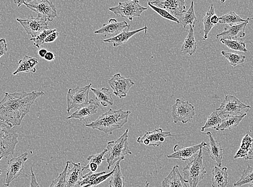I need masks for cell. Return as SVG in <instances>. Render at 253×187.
<instances>
[{"label":"cell","instance_id":"cell-14","mask_svg":"<svg viewBox=\"0 0 253 187\" xmlns=\"http://www.w3.org/2000/svg\"><path fill=\"white\" fill-rule=\"evenodd\" d=\"M114 94L119 98L126 97L130 88L135 85V83L130 78H126L120 73L114 75L108 81Z\"/></svg>","mask_w":253,"mask_h":187},{"label":"cell","instance_id":"cell-50","mask_svg":"<svg viewBox=\"0 0 253 187\" xmlns=\"http://www.w3.org/2000/svg\"><path fill=\"white\" fill-rule=\"evenodd\" d=\"M47 51L45 48H40L38 51L39 55L42 58H44Z\"/></svg>","mask_w":253,"mask_h":187},{"label":"cell","instance_id":"cell-26","mask_svg":"<svg viewBox=\"0 0 253 187\" xmlns=\"http://www.w3.org/2000/svg\"><path fill=\"white\" fill-rule=\"evenodd\" d=\"M189 27L188 35L186 36L180 50L184 55L192 56L197 51V44L195 36L194 28L192 26Z\"/></svg>","mask_w":253,"mask_h":187},{"label":"cell","instance_id":"cell-43","mask_svg":"<svg viewBox=\"0 0 253 187\" xmlns=\"http://www.w3.org/2000/svg\"><path fill=\"white\" fill-rule=\"evenodd\" d=\"M115 171V168H114L112 171L110 173H106L105 174L102 175V176H99L97 178H96L93 182H92L91 184H89L86 186H84L82 187H93L96 186H98L100 184L103 183L105 182L108 178H110L112 177L113 174Z\"/></svg>","mask_w":253,"mask_h":187},{"label":"cell","instance_id":"cell-7","mask_svg":"<svg viewBox=\"0 0 253 187\" xmlns=\"http://www.w3.org/2000/svg\"><path fill=\"white\" fill-rule=\"evenodd\" d=\"M18 7L22 4L35 11L38 15L45 18L49 22H52L57 16V11L55 5L48 0H33V1H14Z\"/></svg>","mask_w":253,"mask_h":187},{"label":"cell","instance_id":"cell-45","mask_svg":"<svg viewBox=\"0 0 253 187\" xmlns=\"http://www.w3.org/2000/svg\"><path fill=\"white\" fill-rule=\"evenodd\" d=\"M59 33L57 32V31L50 34L46 38L45 41V43L50 44L52 43V42H55L57 39Z\"/></svg>","mask_w":253,"mask_h":187},{"label":"cell","instance_id":"cell-8","mask_svg":"<svg viewBox=\"0 0 253 187\" xmlns=\"http://www.w3.org/2000/svg\"><path fill=\"white\" fill-rule=\"evenodd\" d=\"M92 86L90 83L84 87H78L75 89H70L67 94V112L70 113L71 110L79 108L87 105L89 102V93Z\"/></svg>","mask_w":253,"mask_h":187},{"label":"cell","instance_id":"cell-18","mask_svg":"<svg viewBox=\"0 0 253 187\" xmlns=\"http://www.w3.org/2000/svg\"><path fill=\"white\" fill-rule=\"evenodd\" d=\"M206 135L208 136L209 142L203 149L207 150L210 158L216 163L217 166L221 167L224 150L220 143L214 140L211 132L208 131Z\"/></svg>","mask_w":253,"mask_h":187},{"label":"cell","instance_id":"cell-38","mask_svg":"<svg viewBox=\"0 0 253 187\" xmlns=\"http://www.w3.org/2000/svg\"><path fill=\"white\" fill-rule=\"evenodd\" d=\"M70 161H66V165L63 172L53 181L49 187H66V176L69 170Z\"/></svg>","mask_w":253,"mask_h":187},{"label":"cell","instance_id":"cell-19","mask_svg":"<svg viewBox=\"0 0 253 187\" xmlns=\"http://www.w3.org/2000/svg\"><path fill=\"white\" fill-rule=\"evenodd\" d=\"M249 23V21L239 24L234 26L227 25L224 27V31L216 35V38L226 40H237L245 37V30Z\"/></svg>","mask_w":253,"mask_h":187},{"label":"cell","instance_id":"cell-49","mask_svg":"<svg viewBox=\"0 0 253 187\" xmlns=\"http://www.w3.org/2000/svg\"><path fill=\"white\" fill-rule=\"evenodd\" d=\"M245 160H253V143L251 146L248 155L244 158Z\"/></svg>","mask_w":253,"mask_h":187},{"label":"cell","instance_id":"cell-28","mask_svg":"<svg viewBox=\"0 0 253 187\" xmlns=\"http://www.w3.org/2000/svg\"><path fill=\"white\" fill-rule=\"evenodd\" d=\"M179 24L184 28L187 26H192L194 28L197 21V18L195 14L194 2L191 1V6L188 10L186 11L178 19Z\"/></svg>","mask_w":253,"mask_h":187},{"label":"cell","instance_id":"cell-29","mask_svg":"<svg viewBox=\"0 0 253 187\" xmlns=\"http://www.w3.org/2000/svg\"><path fill=\"white\" fill-rule=\"evenodd\" d=\"M253 20V17H248L246 20L243 19L234 11L228 12L226 14L219 17V23L227 24L229 26L239 25V24Z\"/></svg>","mask_w":253,"mask_h":187},{"label":"cell","instance_id":"cell-42","mask_svg":"<svg viewBox=\"0 0 253 187\" xmlns=\"http://www.w3.org/2000/svg\"><path fill=\"white\" fill-rule=\"evenodd\" d=\"M107 152V149H105L103 151L101 152L96 154L94 155H89L87 157V160L89 161V162H93L98 166H100L102 161H104L105 159L104 158V156Z\"/></svg>","mask_w":253,"mask_h":187},{"label":"cell","instance_id":"cell-40","mask_svg":"<svg viewBox=\"0 0 253 187\" xmlns=\"http://www.w3.org/2000/svg\"><path fill=\"white\" fill-rule=\"evenodd\" d=\"M106 173V171L99 173L90 172L83 177L82 180L79 184H78V185H80V187L87 186L93 182L96 178Z\"/></svg>","mask_w":253,"mask_h":187},{"label":"cell","instance_id":"cell-9","mask_svg":"<svg viewBox=\"0 0 253 187\" xmlns=\"http://www.w3.org/2000/svg\"><path fill=\"white\" fill-rule=\"evenodd\" d=\"M195 115V108L188 101L177 99L172 106L171 116L174 124H183L191 121Z\"/></svg>","mask_w":253,"mask_h":187},{"label":"cell","instance_id":"cell-51","mask_svg":"<svg viewBox=\"0 0 253 187\" xmlns=\"http://www.w3.org/2000/svg\"><path fill=\"white\" fill-rule=\"evenodd\" d=\"M211 22L214 26L217 25L219 22V17L216 15V14H214L211 17Z\"/></svg>","mask_w":253,"mask_h":187},{"label":"cell","instance_id":"cell-55","mask_svg":"<svg viewBox=\"0 0 253 187\" xmlns=\"http://www.w3.org/2000/svg\"></svg>","mask_w":253,"mask_h":187},{"label":"cell","instance_id":"cell-41","mask_svg":"<svg viewBox=\"0 0 253 187\" xmlns=\"http://www.w3.org/2000/svg\"><path fill=\"white\" fill-rule=\"evenodd\" d=\"M148 5L155 11L156 13H157L162 17L164 18V19L179 24L178 20L165 9L155 7V6L150 3V1L148 2Z\"/></svg>","mask_w":253,"mask_h":187},{"label":"cell","instance_id":"cell-33","mask_svg":"<svg viewBox=\"0 0 253 187\" xmlns=\"http://www.w3.org/2000/svg\"><path fill=\"white\" fill-rule=\"evenodd\" d=\"M120 163V161L118 162L114 167L115 171L109 182L110 187H125V180L122 172Z\"/></svg>","mask_w":253,"mask_h":187},{"label":"cell","instance_id":"cell-30","mask_svg":"<svg viewBox=\"0 0 253 187\" xmlns=\"http://www.w3.org/2000/svg\"><path fill=\"white\" fill-rule=\"evenodd\" d=\"M214 5L212 4L209 7L207 13L205 14L203 23L204 25V36L203 41H206L208 39V35L211 29L215 26L211 22V17L215 14Z\"/></svg>","mask_w":253,"mask_h":187},{"label":"cell","instance_id":"cell-2","mask_svg":"<svg viewBox=\"0 0 253 187\" xmlns=\"http://www.w3.org/2000/svg\"><path fill=\"white\" fill-rule=\"evenodd\" d=\"M131 113L129 110H114L110 108L109 110L101 114L95 121L85 125L87 128L112 135L113 131L122 129L127 123Z\"/></svg>","mask_w":253,"mask_h":187},{"label":"cell","instance_id":"cell-31","mask_svg":"<svg viewBox=\"0 0 253 187\" xmlns=\"http://www.w3.org/2000/svg\"><path fill=\"white\" fill-rule=\"evenodd\" d=\"M247 115L248 114H245L243 116L230 117L222 119L219 128L216 131H224L226 130H232L237 128Z\"/></svg>","mask_w":253,"mask_h":187},{"label":"cell","instance_id":"cell-10","mask_svg":"<svg viewBox=\"0 0 253 187\" xmlns=\"http://www.w3.org/2000/svg\"><path fill=\"white\" fill-rule=\"evenodd\" d=\"M147 10V7H143L138 0H129L124 2H119L116 7L109 8V10L115 15H119L126 18L130 21L135 17H141L143 11Z\"/></svg>","mask_w":253,"mask_h":187},{"label":"cell","instance_id":"cell-21","mask_svg":"<svg viewBox=\"0 0 253 187\" xmlns=\"http://www.w3.org/2000/svg\"><path fill=\"white\" fill-rule=\"evenodd\" d=\"M162 187H189L181 174L179 172V167L176 165L173 167L169 174L163 180Z\"/></svg>","mask_w":253,"mask_h":187},{"label":"cell","instance_id":"cell-16","mask_svg":"<svg viewBox=\"0 0 253 187\" xmlns=\"http://www.w3.org/2000/svg\"><path fill=\"white\" fill-rule=\"evenodd\" d=\"M130 28V26L125 21L118 22L115 19H111L107 23L103 24L101 28L96 30L94 34L109 36L112 38Z\"/></svg>","mask_w":253,"mask_h":187},{"label":"cell","instance_id":"cell-37","mask_svg":"<svg viewBox=\"0 0 253 187\" xmlns=\"http://www.w3.org/2000/svg\"><path fill=\"white\" fill-rule=\"evenodd\" d=\"M253 183V167L248 165L243 171L242 177L234 184L235 187H242Z\"/></svg>","mask_w":253,"mask_h":187},{"label":"cell","instance_id":"cell-44","mask_svg":"<svg viewBox=\"0 0 253 187\" xmlns=\"http://www.w3.org/2000/svg\"><path fill=\"white\" fill-rule=\"evenodd\" d=\"M8 45L5 39H0V58L6 55L8 50Z\"/></svg>","mask_w":253,"mask_h":187},{"label":"cell","instance_id":"cell-25","mask_svg":"<svg viewBox=\"0 0 253 187\" xmlns=\"http://www.w3.org/2000/svg\"><path fill=\"white\" fill-rule=\"evenodd\" d=\"M39 64V59L35 57L26 55L19 62V68L13 72V75H16L21 72L34 73L36 72V66Z\"/></svg>","mask_w":253,"mask_h":187},{"label":"cell","instance_id":"cell-13","mask_svg":"<svg viewBox=\"0 0 253 187\" xmlns=\"http://www.w3.org/2000/svg\"><path fill=\"white\" fill-rule=\"evenodd\" d=\"M207 145V142H202L190 147H180L178 144L173 147L174 152L167 155V158L188 161L194 159L201 149Z\"/></svg>","mask_w":253,"mask_h":187},{"label":"cell","instance_id":"cell-6","mask_svg":"<svg viewBox=\"0 0 253 187\" xmlns=\"http://www.w3.org/2000/svg\"><path fill=\"white\" fill-rule=\"evenodd\" d=\"M251 107L241 101L236 96L226 95L224 101L216 109L222 119L234 116H240L248 114Z\"/></svg>","mask_w":253,"mask_h":187},{"label":"cell","instance_id":"cell-4","mask_svg":"<svg viewBox=\"0 0 253 187\" xmlns=\"http://www.w3.org/2000/svg\"><path fill=\"white\" fill-rule=\"evenodd\" d=\"M18 137L14 126L0 119V160L14 155Z\"/></svg>","mask_w":253,"mask_h":187},{"label":"cell","instance_id":"cell-27","mask_svg":"<svg viewBox=\"0 0 253 187\" xmlns=\"http://www.w3.org/2000/svg\"><path fill=\"white\" fill-rule=\"evenodd\" d=\"M91 92L94 94L96 100L100 102L103 107L113 105V99L110 89L106 88L102 89L91 88Z\"/></svg>","mask_w":253,"mask_h":187},{"label":"cell","instance_id":"cell-47","mask_svg":"<svg viewBox=\"0 0 253 187\" xmlns=\"http://www.w3.org/2000/svg\"><path fill=\"white\" fill-rule=\"evenodd\" d=\"M99 166L93 162H89L88 164L83 168V170H90L91 172L95 173L97 171Z\"/></svg>","mask_w":253,"mask_h":187},{"label":"cell","instance_id":"cell-54","mask_svg":"<svg viewBox=\"0 0 253 187\" xmlns=\"http://www.w3.org/2000/svg\"><path fill=\"white\" fill-rule=\"evenodd\" d=\"M2 174V171L1 170V169H0V176H1Z\"/></svg>","mask_w":253,"mask_h":187},{"label":"cell","instance_id":"cell-39","mask_svg":"<svg viewBox=\"0 0 253 187\" xmlns=\"http://www.w3.org/2000/svg\"><path fill=\"white\" fill-rule=\"evenodd\" d=\"M56 31L57 30L56 29H47L39 34L38 36H36V37L30 40L34 42V45L35 47L40 48L41 46L45 43V41L47 36Z\"/></svg>","mask_w":253,"mask_h":187},{"label":"cell","instance_id":"cell-46","mask_svg":"<svg viewBox=\"0 0 253 187\" xmlns=\"http://www.w3.org/2000/svg\"><path fill=\"white\" fill-rule=\"evenodd\" d=\"M29 187H42L36 180L33 167H31V182Z\"/></svg>","mask_w":253,"mask_h":187},{"label":"cell","instance_id":"cell-1","mask_svg":"<svg viewBox=\"0 0 253 187\" xmlns=\"http://www.w3.org/2000/svg\"><path fill=\"white\" fill-rule=\"evenodd\" d=\"M44 94L43 92L35 91L5 93L3 99L0 101V119L13 126L21 125L36 99Z\"/></svg>","mask_w":253,"mask_h":187},{"label":"cell","instance_id":"cell-15","mask_svg":"<svg viewBox=\"0 0 253 187\" xmlns=\"http://www.w3.org/2000/svg\"><path fill=\"white\" fill-rule=\"evenodd\" d=\"M173 136L170 131L165 132L162 129L159 128L152 131L146 132L137 138V142L147 146L158 147L161 143L165 142L166 138Z\"/></svg>","mask_w":253,"mask_h":187},{"label":"cell","instance_id":"cell-17","mask_svg":"<svg viewBox=\"0 0 253 187\" xmlns=\"http://www.w3.org/2000/svg\"><path fill=\"white\" fill-rule=\"evenodd\" d=\"M150 3L156 7L165 9L177 19L186 11L184 0H164Z\"/></svg>","mask_w":253,"mask_h":187},{"label":"cell","instance_id":"cell-5","mask_svg":"<svg viewBox=\"0 0 253 187\" xmlns=\"http://www.w3.org/2000/svg\"><path fill=\"white\" fill-rule=\"evenodd\" d=\"M183 178L190 187H197L202 181L207 171L203 159V148L194 159L190 161L183 169Z\"/></svg>","mask_w":253,"mask_h":187},{"label":"cell","instance_id":"cell-3","mask_svg":"<svg viewBox=\"0 0 253 187\" xmlns=\"http://www.w3.org/2000/svg\"><path fill=\"white\" fill-rule=\"evenodd\" d=\"M128 129L117 140L111 141L107 143V152L105 155L108 164L107 170L119 161L125 160L126 156L132 153L128 148Z\"/></svg>","mask_w":253,"mask_h":187},{"label":"cell","instance_id":"cell-53","mask_svg":"<svg viewBox=\"0 0 253 187\" xmlns=\"http://www.w3.org/2000/svg\"><path fill=\"white\" fill-rule=\"evenodd\" d=\"M249 187H253V183L250 184V185Z\"/></svg>","mask_w":253,"mask_h":187},{"label":"cell","instance_id":"cell-36","mask_svg":"<svg viewBox=\"0 0 253 187\" xmlns=\"http://www.w3.org/2000/svg\"><path fill=\"white\" fill-rule=\"evenodd\" d=\"M221 55L230 62L233 67H236V66L244 63L246 59L245 56L240 55L237 53L226 52L225 51H222Z\"/></svg>","mask_w":253,"mask_h":187},{"label":"cell","instance_id":"cell-11","mask_svg":"<svg viewBox=\"0 0 253 187\" xmlns=\"http://www.w3.org/2000/svg\"><path fill=\"white\" fill-rule=\"evenodd\" d=\"M16 21L21 24L25 29L27 34L31 35L32 38L36 37L39 34L49 29L48 21L45 18L38 15L36 17L32 16L26 19H22L17 18Z\"/></svg>","mask_w":253,"mask_h":187},{"label":"cell","instance_id":"cell-23","mask_svg":"<svg viewBox=\"0 0 253 187\" xmlns=\"http://www.w3.org/2000/svg\"><path fill=\"white\" fill-rule=\"evenodd\" d=\"M73 165L72 168H69L67 176H66V187H74L78 185L82 179L83 168L81 163H74L70 161Z\"/></svg>","mask_w":253,"mask_h":187},{"label":"cell","instance_id":"cell-52","mask_svg":"<svg viewBox=\"0 0 253 187\" xmlns=\"http://www.w3.org/2000/svg\"><path fill=\"white\" fill-rule=\"evenodd\" d=\"M149 185H150L149 183L148 182H146V184H145V186H144V187H149Z\"/></svg>","mask_w":253,"mask_h":187},{"label":"cell","instance_id":"cell-32","mask_svg":"<svg viewBox=\"0 0 253 187\" xmlns=\"http://www.w3.org/2000/svg\"><path fill=\"white\" fill-rule=\"evenodd\" d=\"M253 143V140L249 134L243 138L242 143L238 152L234 157V160H237L240 158H245L248 155L250 149Z\"/></svg>","mask_w":253,"mask_h":187},{"label":"cell","instance_id":"cell-20","mask_svg":"<svg viewBox=\"0 0 253 187\" xmlns=\"http://www.w3.org/2000/svg\"><path fill=\"white\" fill-rule=\"evenodd\" d=\"M99 104L94 99H90L88 104L78 109L74 113L66 118L67 119H79L81 121L86 122V120L97 112Z\"/></svg>","mask_w":253,"mask_h":187},{"label":"cell","instance_id":"cell-22","mask_svg":"<svg viewBox=\"0 0 253 187\" xmlns=\"http://www.w3.org/2000/svg\"><path fill=\"white\" fill-rule=\"evenodd\" d=\"M148 27L135 30V31H129V30H126L122 33H120L116 37L104 40L103 41L106 44H112L114 47H118L125 44L128 40L135 34L142 31H145L146 33L148 31Z\"/></svg>","mask_w":253,"mask_h":187},{"label":"cell","instance_id":"cell-34","mask_svg":"<svg viewBox=\"0 0 253 187\" xmlns=\"http://www.w3.org/2000/svg\"><path fill=\"white\" fill-rule=\"evenodd\" d=\"M220 42L223 45L226 46L228 49L243 52H248L245 42L242 40H226L221 39Z\"/></svg>","mask_w":253,"mask_h":187},{"label":"cell","instance_id":"cell-48","mask_svg":"<svg viewBox=\"0 0 253 187\" xmlns=\"http://www.w3.org/2000/svg\"><path fill=\"white\" fill-rule=\"evenodd\" d=\"M56 57V55L54 54L52 51H47L46 54L45 56L44 57V59L46 60V61L51 62L54 61Z\"/></svg>","mask_w":253,"mask_h":187},{"label":"cell","instance_id":"cell-35","mask_svg":"<svg viewBox=\"0 0 253 187\" xmlns=\"http://www.w3.org/2000/svg\"><path fill=\"white\" fill-rule=\"evenodd\" d=\"M222 121L219 114L216 111L213 112L208 117L206 124L201 129V132L209 129H212L216 131L218 130Z\"/></svg>","mask_w":253,"mask_h":187},{"label":"cell","instance_id":"cell-12","mask_svg":"<svg viewBox=\"0 0 253 187\" xmlns=\"http://www.w3.org/2000/svg\"><path fill=\"white\" fill-rule=\"evenodd\" d=\"M28 156V153L25 152L17 158H12L8 160V167L6 174L5 183L4 184L5 186L9 187L12 182L23 173Z\"/></svg>","mask_w":253,"mask_h":187},{"label":"cell","instance_id":"cell-24","mask_svg":"<svg viewBox=\"0 0 253 187\" xmlns=\"http://www.w3.org/2000/svg\"><path fill=\"white\" fill-rule=\"evenodd\" d=\"M227 167L215 166L212 171V187H226L228 174Z\"/></svg>","mask_w":253,"mask_h":187}]
</instances>
